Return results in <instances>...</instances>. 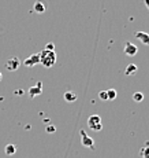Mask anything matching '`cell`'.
<instances>
[{"label":"cell","instance_id":"cell-17","mask_svg":"<svg viewBox=\"0 0 149 158\" xmlns=\"http://www.w3.org/2000/svg\"><path fill=\"white\" fill-rule=\"evenodd\" d=\"M45 50H47V51H55V44H52V43L47 44V47H45Z\"/></svg>","mask_w":149,"mask_h":158},{"label":"cell","instance_id":"cell-6","mask_svg":"<svg viewBox=\"0 0 149 158\" xmlns=\"http://www.w3.org/2000/svg\"><path fill=\"white\" fill-rule=\"evenodd\" d=\"M137 52H138L137 45L130 43V41H127V43L124 44V54H126L127 56H134V55H137Z\"/></svg>","mask_w":149,"mask_h":158},{"label":"cell","instance_id":"cell-15","mask_svg":"<svg viewBox=\"0 0 149 158\" xmlns=\"http://www.w3.org/2000/svg\"><path fill=\"white\" fill-rule=\"evenodd\" d=\"M141 157L142 158H149V146L141 148Z\"/></svg>","mask_w":149,"mask_h":158},{"label":"cell","instance_id":"cell-16","mask_svg":"<svg viewBox=\"0 0 149 158\" xmlns=\"http://www.w3.org/2000/svg\"><path fill=\"white\" fill-rule=\"evenodd\" d=\"M99 98L101 99V101H108V96H107V91H101V92H99Z\"/></svg>","mask_w":149,"mask_h":158},{"label":"cell","instance_id":"cell-2","mask_svg":"<svg viewBox=\"0 0 149 158\" xmlns=\"http://www.w3.org/2000/svg\"><path fill=\"white\" fill-rule=\"evenodd\" d=\"M88 125H89L90 129L96 131V132L101 131L103 129V124H101V118H100V115H97V114L90 115V117L88 118Z\"/></svg>","mask_w":149,"mask_h":158},{"label":"cell","instance_id":"cell-18","mask_svg":"<svg viewBox=\"0 0 149 158\" xmlns=\"http://www.w3.org/2000/svg\"><path fill=\"white\" fill-rule=\"evenodd\" d=\"M53 131H55V128H53L52 125H51V127H48V132H53Z\"/></svg>","mask_w":149,"mask_h":158},{"label":"cell","instance_id":"cell-3","mask_svg":"<svg viewBox=\"0 0 149 158\" xmlns=\"http://www.w3.org/2000/svg\"><path fill=\"white\" fill-rule=\"evenodd\" d=\"M21 60H19V58L18 56H13V58H10V59L6 62V68H7V70H10V72H15V70H18L19 69V66H21Z\"/></svg>","mask_w":149,"mask_h":158},{"label":"cell","instance_id":"cell-12","mask_svg":"<svg viewBox=\"0 0 149 158\" xmlns=\"http://www.w3.org/2000/svg\"><path fill=\"white\" fill-rule=\"evenodd\" d=\"M4 153L7 154V156H14L15 153H17V147H15V144H7L4 148Z\"/></svg>","mask_w":149,"mask_h":158},{"label":"cell","instance_id":"cell-7","mask_svg":"<svg viewBox=\"0 0 149 158\" xmlns=\"http://www.w3.org/2000/svg\"><path fill=\"white\" fill-rule=\"evenodd\" d=\"M33 10H34V13H37V14L45 13V11H47V3L38 0V2L34 3V6H33Z\"/></svg>","mask_w":149,"mask_h":158},{"label":"cell","instance_id":"cell-1","mask_svg":"<svg viewBox=\"0 0 149 158\" xmlns=\"http://www.w3.org/2000/svg\"><path fill=\"white\" fill-rule=\"evenodd\" d=\"M40 54V63L44 68H52L56 63V52L55 51H47L42 50Z\"/></svg>","mask_w":149,"mask_h":158},{"label":"cell","instance_id":"cell-9","mask_svg":"<svg viewBox=\"0 0 149 158\" xmlns=\"http://www.w3.org/2000/svg\"><path fill=\"white\" fill-rule=\"evenodd\" d=\"M41 89H42V84L41 83H37V85L36 87H32L29 89V94L32 98H34V96H38L41 94Z\"/></svg>","mask_w":149,"mask_h":158},{"label":"cell","instance_id":"cell-8","mask_svg":"<svg viewBox=\"0 0 149 158\" xmlns=\"http://www.w3.org/2000/svg\"><path fill=\"white\" fill-rule=\"evenodd\" d=\"M135 37L138 39L142 44L149 45V33H147V32H137L135 33Z\"/></svg>","mask_w":149,"mask_h":158},{"label":"cell","instance_id":"cell-14","mask_svg":"<svg viewBox=\"0 0 149 158\" xmlns=\"http://www.w3.org/2000/svg\"><path fill=\"white\" fill-rule=\"evenodd\" d=\"M107 96H108V101H114V99H116V91L115 89H108L107 91Z\"/></svg>","mask_w":149,"mask_h":158},{"label":"cell","instance_id":"cell-5","mask_svg":"<svg viewBox=\"0 0 149 158\" xmlns=\"http://www.w3.org/2000/svg\"><path fill=\"white\" fill-rule=\"evenodd\" d=\"M37 63H40V54H33V55H30L29 58H26L23 60V65L27 66V68H32V66L37 65Z\"/></svg>","mask_w":149,"mask_h":158},{"label":"cell","instance_id":"cell-20","mask_svg":"<svg viewBox=\"0 0 149 158\" xmlns=\"http://www.w3.org/2000/svg\"><path fill=\"white\" fill-rule=\"evenodd\" d=\"M2 78H3V74H2V72H0V81H2Z\"/></svg>","mask_w":149,"mask_h":158},{"label":"cell","instance_id":"cell-13","mask_svg":"<svg viewBox=\"0 0 149 158\" xmlns=\"http://www.w3.org/2000/svg\"><path fill=\"white\" fill-rule=\"evenodd\" d=\"M133 101H134V102H142V101H144V94H142V92H135L134 94V95H133Z\"/></svg>","mask_w":149,"mask_h":158},{"label":"cell","instance_id":"cell-11","mask_svg":"<svg viewBox=\"0 0 149 158\" xmlns=\"http://www.w3.org/2000/svg\"><path fill=\"white\" fill-rule=\"evenodd\" d=\"M78 99V95L75 92H73V91H67V92L65 94V101L67 102H75Z\"/></svg>","mask_w":149,"mask_h":158},{"label":"cell","instance_id":"cell-10","mask_svg":"<svg viewBox=\"0 0 149 158\" xmlns=\"http://www.w3.org/2000/svg\"><path fill=\"white\" fill-rule=\"evenodd\" d=\"M137 70H138V68H137V65L134 63H129V65L126 66V69H124V74L126 76H134Z\"/></svg>","mask_w":149,"mask_h":158},{"label":"cell","instance_id":"cell-19","mask_svg":"<svg viewBox=\"0 0 149 158\" xmlns=\"http://www.w3.org/2000/svg\"><path fill=\"white\" fill-rule=\"evenodd\" d=\"M145 4H147V7H148V10H149V0H145Z\"/></svg>","mask_w":149,"mask_h":158},{"label":"cell","instance_id":"cell-4","mask_svg":"<svg viewBox=\"0 0 149 158\" xmlns=\"http://www.w3.org/2000/svg\"><path fill=\"white\" fill-rule=\"evenodd\" d=\"M80 133H81V138H82L81 139L82 146H85V147H88V148H93V147H95V140H93L90 136H88L85 131H80Z\"/></svg>","mask_w":149,"mask_h":158}]
</instances>
